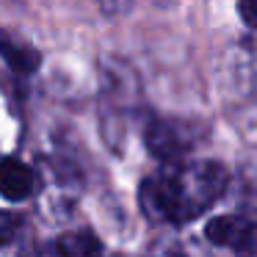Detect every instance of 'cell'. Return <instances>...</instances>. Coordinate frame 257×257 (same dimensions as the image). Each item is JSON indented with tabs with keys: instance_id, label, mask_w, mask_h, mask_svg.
Listing matches in <instances>:
<instances>
[{
	"instance_id": "obj_3",
	"label": "cell",
	"mask_w": 257,
	"mask_h": 257,
	"mask_svg": "<svg viewBox=\"0 0 257 257\" xmlns=\"http://www.w3.org/2000/svg\"><path fill=\"white\" fill-rule=\"evenodd\" d=\"M0 194L12 202H23L34 194V172L17 158H0Z\"/></svg>"
},
{
	"instance_id": "obj_8",
	"label": "cell",
	"mask_w": 257,
	"mask_h": 257,
	"mask_svg": "<svg viewBox=\"0 0 257 257\" xmlns=\"http://www.w3.org/2000/svg\"><path fill=\"white\" fill-rule=\"evenodd\" d=\"M238 12L246 25L257 28V0H238Z\"/></svg>"
},
{
	"instance_id": "obj_4",
	"label": "cell",
	"mask_w": 257,
	"mask_h": 257,
	"mask_svg": "<svg viewBox=\"0 0 257 257\" xmlns=\"http://www.w3.org/2000/svg\"><path fill=\"white\" fill-rule=\"evenodd\" d=\"M0 58L20 75L36 72V67H39V61H42V56L34 47L25 45L23 39H17L14 34H9V31H3V28H0Z\"/></svg>"
},
{
	"instance_id": "obj_1",
	"label": "cell",
	"mask_w": 257,
	"mask_h": 257,
	"mask_svg": "<svg viewBox=\"0 0 257 257\" xmlns=\"http://www.w3.org/2000/svg\"><path fill=\"white\" fill-rule=\"evenodd\" d=\"M227 188V172L218 163H199L177 174L152 177L141 188V205L152 218L188 221L221 196Z\"/></svg>"
},
{
	"instance_id": "obj_2",
	"label": "cell",
	"mask_w": 257,
	"mask_h": 257,
	"mask_svg": "<svg viewBox=\"0 0 257 257\" xmlns=\"http://www.w3.org/2000/svg\"><path fill=\"white\" fill-rule=\"evenodd\" d=\"M205 235L210 243L227 246L238 257L257 254V224L240 216H218L205 227Z\"/></svg>"
},
{
	"instance_id": "obj_6",
	"label": "cell",
	"mask_w": 257,
	"mask_h": 257,
	"mask_svg": "<svg viewBox=\"0 0 257 257\" xmlns=\"http://www.w3.org/2000/svg\"><path fill=\"white\" fill-rule=\"evenodd\" d=\"M58 257H100V240L91 232H67L56 243Z\"/></svg>"
},
{
	"instance_id": "obj_5",
	"label": "cell",
	"mask_w": 257,
	"mask_h": 257,
	"mask_svg": "<svg viewBox=\"0 0 257 257\" xmlns=\"http://www.w3.org/2000/svg\"><path fill=\"white\" fill-rule=\"evenodd\" d=\"M147 147H150L152 155L158 158H174L183 152V139L177 136V130L172 127V124L166 122H155L150 127V133H147Z\"/></svg>"
},
{
	"instance_id": "obj_7",
	"label": "cell",
	"mask_w": 257,
	"mask_h": 257,
	"mask_svg": "<svg viewBox=\"0 0 257 257\" xmlns=\"http://www.w3.org/2000/svg\"><path fill=\"white\" fill-rule=\"evenodd\" d=\"M14 229H17V218H14L12 213H3V210H0V246L12 240Z\"/></svg>"
}]
</instances>
